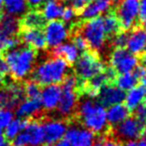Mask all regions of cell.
I'll list each match as a JSON object with an SVG mask.
<instances>
[{
  "mask_svg": "<svg viewBox=\"0 0 146 146\" xmlns=\"http://www.w3.org/2000/svg\"><path fill=\"white\" fill-rule=\"evenodd\" d=\"M37 54L29 47H16L6 51L4 61L14 80L21 81L32 74L35 68Z\"/></svg>",
  "mask_w": 146,
  "mask_h": 146,
  "instance_id": "1",
  "label": "cell"
},
{
  "mask_svg": "<svg viewBox=\"0 0 146 146\" xmlns=\"http://www.w3.org/2000/svg\"><path fill=\"white\" fill-rule=\"evenodd\" d=\"M69 66L65 60L58 57L45 60L33 70V81L44 87L63 83L69 73Z\"/></svg>",
  "mask_w": 146,
  "mask_h": 146,
  "instance_id": "2",
  "label": "cell"
},
{
  "mask_svg": "<svg viewBox=\"0 0 146 146\" xmlns=\"http://www.w3.org/2000/svg\"><path fill=\"white\" fill-rule=\"evenodd\" d=\"M78 115L84 126L92 132L102 134L108 131L106 110L100 102L92 100H83L78 108Z\"/></svg>",
  "mask_w": 146,
  "mask_h": 146,
  "instance_id": "3",
  "label": "cell"
},
{
  "mask_svg": "<svg viewBox=\"0 0 146 146\" xmlns=\"http://www.w3.org/2000/svg\"><path fill=\"white\" fill-rule=\"evenodd\" d=\"M78 31L87 41L90 51L100 54L104 49L108 38L104 29L102 17L98 16L86 21L81 20Z\"/></svg>",
  "mask_w": 146,
  "mask_h": 146,
  "instance_id": "4",
  "label": "cell"
},
{
  "mask_svg": "<svg viewBox=\"0 0 146 146\" xmlns=\"http://www.w3.org/2000/svg\"><path fill=\"white\" fill-rule=\"evenodd\" d=\"M80 83L81 81L75 75H68L63 81L61 98L57 106L60 115L69 117L75 112L78 106Z\"/></svg>",
  "mask_w": 146,
  "mask_h": 146,
  "instance_id": "5",
  "label": "cell"
},
{
  "mask_svg": "<svg viewBox=\"0 0 146 146\" xmlns=\"http://www.w3.org/2000/svg\"><path fill=\"white\" fill-rule=\"evenodd\" d=\"M106 64L102 61L100 55L88 50L82 54L76 62L75 76L81 82H87L98 74L104 72Z\"/></svg>",
  "mask_w": 146,
  "mask_h": 146,
  "instance_id": "6",
  "label": "cell"
},
{
  "mask_svg": "<svg viewBox=\"0 0 146 146\" xmlns=\"http://www.w3.org/2000/svg\"><path fill=\"white\" fill-rule=\"evenodd\" d=\"M120 27L124 31H129L138 25L140 0H119L112 6Z\"/></svg>",
  "mask_w": 146,
  "mask_h": 146,
  "instance_id": "7",
  "label": "cell"
},
{
  "mask_svg": "<svg viewBox=\"0 0 146 146\" xmlns=\"http://www.w3.org/2000/svg\"><path fill=\"white\" fill-rule=\"evenodd\" d=\"M45 142L44 130L41 122L26 121L23 130L13 139V146H40Z\"/></svg>",
  "mask_w": 146,
  "mask_h": 146,
  "instance_id": "8",
  "label": "cell"
},
{
  "mask_svg": "<svg viewBox=\"0 0 146 146\" xmlns=\"http://www.w3.org/2000/svg\"><path fill=\"white\" fill-rule=\"evenodd\" d=\"M110 64L116 74L131 73L138 65V58L125 48H112L110 54Z\"/></svg>",
  "mask_w": 146,
  "mask_h": 146,
  "instance_id": "9",
  "label": "cell"
},
{
  "mask_svg": "<svg viewBox=\"0 0 146 146\" xmlns=\"http://www.w3.org/2000/svg\"><path fill=\"white\" fill-rule=\"evenodd\" d=\"M144 127L143 124L138 121L134 116H128L126 119L120 122L118 125L114 126V134L115 138L121 141H133L137 140L141 137Z\"/></svg>",
  "mask_w": 146,
  "mask_h": 146,
  "instance_id": "10",
  "label": "cell"
},
{
  "mask_svg": "<svg viewBox=\"0 0 146 146\" xmlns=\"http://www.w3.org/2000/svg\"><path fill=\"white\" fill-rule=\"evenodd\" d=\"M44 35L47 46L55 48L66 42L70 36V28L63 21L54 20L49 21L44 29Z\"/></svg>",
  "mask_w": 146,
  "mask_h": 146,
  "instance_id": "11",
  "label": "cell"
},
{
  "mask_svg": "<svg viewBox=\"0 0 146 146\" xmlns=\"http://www.w3.org/2000/svg\"><path fill=\"white\" fill-rule=\"evenodd\" d=\"M24 88L18 83H10L4 88L0 90V108L12 110L24 98Z\"/></svg>",
  "mask_w": 146,
  "mask_h": 146,
  "instance_id": "12",
  "label": "cell"
},
{
  "mask_svg": "<svg viewBox=\"0 0 146 146\" xmlns=\"http://www.w3.org/2000/svg\"><path fill=\"white\" fill-rule=\"evenodd\" d=\"M65 139L72 146H92L96 135L86 127L72 125L66 131Z\"/></svg>",
  "mask_w": 146,
  "mask_h": 146,
  "instance_id": "13",
  "label": "cell"
},
{
  "mask_svg": "<svg viewBox=\"0 0 146 146\" xmlns=\"http://www.w3.org/2000/svg\"><path fill=\"white\" fill-rule=\"evenodd\" d=\"M43 125L45 142L48 144H55L65 137L68 125L62 119H48Z\"/></svg>",
  "mask_w": 146,
  "mask_h": 146,
  "instance_id": "14",
  "label": "cell"
},
{
  "mask_svg": "<svg viewBox=\"0 0 146 146\" xmlns=\"http://www.w3.org/2000/svg\"><path fill=\"white\" fill-rule=\"evenodd\" d=\"M126 47L127 50L136 57L146 52V28L141 24L133 27L129 32Z\"/></svg>",
  "mask_w": 146,
  "mask_h": 146,
  "instance_id": "15",
  "label": "cell"
},
{
  "mask_svg": "<svg viewBox=\"0 0 146 146\" xmlns=\"http://www.w3.org/2000/svg\"><path fill=\"white\" fill-rule=\"evenodd\" d=\"M98 102H100L102 106H110L118 104L124 100L125 92L124 90H120L116 87L114 84H108L102 88V90L98 92Z\"/></svg>",
  "mask_w": 146,
  "mask_h": 146,
  "instance_id": "16",
  "label": "cell"
},
{
  "mask_svg": "<svg viewBox=\"0 0 146 146\" xmlns=\"http://www.w3.org/2000/svg\"><path fill=\"white\" fill-rule=\"evenodd\" d=\"M112 6L113 0H92L79 12V15L83 21H86L98 17L100 14L108 11Z\"/></svg>",
  "mask_w": 146,
  "mask_h": 146,
  "instance_id": "17",
  "label": "cell"
},
{
  "mask_svg": "<svg viewBox=\"0 0 146 146\" xmlns=\"http://www.w3.org/2000/svg\"><path fill=\"white\" fill-rule=\"evenodd\" d=\"M62 87L59 85L46 86L43 90H41L40 100L42 108L45 110H54L57 108L61 98Z\"/></svg>",
  "mask_w": 146,
  "mask_h": 146,
  "instance_id": "18",
  "label": "cell"
},
{
  "mask_svg": "<svg viewBox=\"0 0 146 146\" xmlns=\"http://www.w3.org/2000/svg\"><path fill=\"white\" fill-rule=\"evenodd\" d=\"M21 40L33 50H44L47 46L44 32L39 28H24Z\"/></svg>",
  "mask_w": 146,
  "mask_h": 146,
  "instance_id": "19",
  "label": "cell"
},
{
  "mask_svg": "<svg viewBox=\"0 0 146 146\" xmlns=\"http://www.w3.org/2000/svg\"><path fill=\"white\" fill-rule=\"evenodd\" d=\"M42 110V104L39 98L23 100L16 108V114L19 118H30L39 114Z\"/></svg>",
  "mask_w": 146,
  "mask_h": 146,
  "instance_id": "20",
  "label": "cell"
},
{
  "mask_svg": "<svg viewBox=\"0 0 146 146\" xmlns=\"http://www.w3.org/2000/svg\"><path fill=\"white\" fill-rule=\"evenodd\" d=\"M20 30V22L17 17L9 14L0 15V34L8 38H15Z\"/></svg>",
  "mask_w": 146,
  "mask_h": 146,
  "instance_id": "21",
  "label": "cell"
},
{
  "mask_svg": "<svg viewBox=\"0 0 146 146\" xmlns=\"http://www.w3.org/2000/svg\"><path fill=\"white\" fill-rule=\"evenodd\" d=\"M53 49H54L53 50L54 57H58V58L65 60L69 65L75 64L80 56L79 50L76 48L75 45L72 42L63 43Z\"/></svg>",
  "mask_w": 146,
  "mask_h": 146,
  "instance_id": "22",
  "label": "cell"
},
{
  "mask_svg": "<svg viewBox=\"0 0 146 146\" xmlns=\"http://www.w3.org/2000/svg\"><path fill=\"white\" fill-rule=\"evenodd\" d=\"M129 110L122 104H114L108 108L106 111V120L110 126H116L129 116Z\"/></svg>",
  "mask_w": 146,
  "mask_h": 146,
  "instance_id": "23",
  "label": "cell"
},
{
  "mask_svg": "<svg viewBox=\"0 0 146 146\" xmlns=\"http://www.w3.org/2000/svg\"><path fill=\"white\" fill-rule=\"evenodd\" d=\"M102 23H104V32H106L108 40H110L116 33H118L119 31L122 30L120 27L118 18L116 17L115 12H114L112 7L108 11H106V13L102 17Z\"/></svg>",
  "mask_w": 146,
  "mask_h": 146,
  "instance_id": "24",
  "label": "cell"
},
{
  "mask_svg": "<svg viewBox=\"0 0 146 146\" xmlns=\"http://www.w3.org/2000/svg\"><path fill=\"white\" fill-rule=\"evenodd\" d=\"M144 90L140 85L135 86L134 88L129 90L128 92L125 94L124 106H126V108L129 111L132 112L139 104H142V100H144Z\"/></svg>",
  "mask_w": 146,
  "mask_h": 146,
  "instance_id": "25",
  "label": "cell"
},
{
  "mask_svg": "<svg viewBox=\"0 0 146 146\" xmlns=\"http://www.w3.org/2000/svg\"><path fill=\"white\" fill-rule=\"evenodd\" d=\"M64 6L61 2L59 1H47L43 5L42 14L43 18L47 21H54L61 18L62 13H63Z\"/></svg>",
  "mask_w": 146,
  "mask_h": 146,
  "instance_id": "26",
  "label": "cell"
},
{
  "mask_svg": "<svg viewBox=\"0 0 146 146\" xmlns=\"http://www.w3.org/2000/svg\"><path fill=\"white\" fill-rule=\"evenodd\" d=\"M3 7L9 15L19 17L27 12L28 4L26 0H2Z\"/></svg>",
  "mask_w": 146,
  "mask_h": 146,
  "instance_id": "27",
  "label": "cell"
},
{
  "mask_svg": "<svg viewBox=\"0 0 146 146\" xmlns=\"http://www.w3.org/2000/svg\"><path fill=\"white\" fill-rule=\"evenodd\" d=\"M45 19L43 18L41 12L32 10V11L26 12L23 15V18L21 20L22 26L24 28H39L44 26Z\"/></svg>",
  "mask_w": 146,
  "mask_h": 146,
  "instance_id": "28",
  "label": "cell"
},
{
  "mask_svg": "<svg viewBox=\"0 0 146 146\" xmlns=\"http://www.w3.org/2000/svg\"><path fill=\"white\" fill-rule=\"evenodd\" d=\"M138 80L132 73H125L120 74V75L116 76L115 81H114V85L118 87L122 90H129L138 84Z\"/></svg>",
  "mask_w": 146,
  "mask_h": 146,
  "instance_id": "29",
  "label": "cell"
},
{
  "mask_svg": "<svg viewBox=\"0 0 146 146\" xmlns=\"http://www.w3.org/2000/svg\"><path fill=\"white\" fill-rule=\"evenodd\" d=\"M25 119L23 118H13L12 121L4 128V136L7 139H11L13 140L22 130H23L24 126L26 124Z\"/></svg>",
  "mask_w": 146,
  "mask_h": 146,
  "instance_id": "30",
  "label": "cell"
},
{
  "mask_svg": "<svg viewBox=\"0 0 146 146\" xmlns=\"http://www.w3.org/2000/svg\"><path fill=\"white\" fill-rule=\"evenodd\" d=\"M128 35L129 31L121 30L118 33H116L114 36H112L110 39V45L112 48H125L127 44V40H128Z\"/></svg>",
  "mask_w": 146,
  "mask_h": 146,
  "instance_id": "31",
  "label": "cell"
},
{
  "mask_svg": "<svg viewBox=\"0 0 146 146\" xmlns=\"http://www.w3.org/2000/svg\"><path fill=\"white\" fill-rule=\"evenodd\" d=\"M24 94L27 98H39L41 94L40 85L35 81H29L24 86Z\"/></svg>",
  "mask_w": 146,
  "mask_h": 146,
  "instance_id": "32",
  "label": "cell"
},
{
  "mask_svg": "<svg viewBox=\"0 0 146 146\" xmlns=\"http://www.w3.org/2000/svg\"><path fill=\"white\" fill-rule=\"evenodd\" d=\"M14 118V113L11 110L0 108V128L4 129Z\"/></svg>",
  "mask_w": 146,
  "mask_h": 146,
  "instance_id": "33",
  "label": "cell"
},
{
  "mask_svg": "<svg viewBox=\"0 0 146 146\" xmlns=\"http://www.w3.org/2000/svg\"><path fill=\"white\" fill-rule=\"evenodd\" d=\"M77 16H78L77 11H76V10H74L71 6H69V7L64 8L61 18L63 19L64 23L66 22V24H71V26H73L74 24L76 23L74 20L76 19V17H77Z\"/></svg>",
  "mask_w": 146,
  "mask_h": 146,
  "instance_id": "34",
  "label": "cell"
},
{
  "mask_svg": "<svg viewBox=\"0 0 146 146\" xmlns=\"http://www.w3.org/2000/svg\"><path fill=\"white\" fill-rule=\"evenodd\" d=\"M135 118L138 121H140L142 124H144L146 122V104H140L134 110H133Z\"/></svg>",
  "mask_w": 146,
  "mask_h": 146,
  "instance_id": "35",
  "label": "cell"
},
{
  "mask_svg": "<svg viewBox=\"0 0 146 146\" xmlns=\"http://www.w3.org/2000/svg\"><path fill=\"white\" fill-rule=\"evenodd\" d=\"M139 23L146 28V0H142L140 2L139 8Z\"/></svg>",
  "mask_w": 146,
  "mask_h": 146,
  "instance_id": "36",
  "label": "cell"
},
{
  "mask_svg": "<svg viewBox=\"0 0 146 146\" xmlns=\"http://www.w3.org/2000/svg\"><path fill=\"white\" fill-rule=\"evenodd\" d=\"M88 3V0H71V7L74 10L80 12Z\"/></svg>",
  "mask_w": 146,
  "mask_h": 146,
  "instance_id": "37",
  "label": "cell"
},
{
  "mask_svg": "<svg viewBox=\"0 0 146 146\" xmlns=\"http://www.w3.org/2000/svg\"><path fill=\"white\" fill-rule=\"evenodd\" d=\"M133 71H134V73L133 74H134V76L136 77V79L138 80V81H141V80L144 79V78L146 77V68L144 67V66L137 65Z\"/></svg>",
  "mask_w": 146,
  "mask_h": 146,
  "instance_id": "38",
  "label": "cell"
},
{
  "mask_svg": "<svg viewBox=\"0 0 146 146\" xmlns=\"http://www.w3.org/2000/svg\"><path fill=\"white\" fill-rule=\"evenodd\" d=\"M104 146H122V145H121L120 141H118L116 138L110 137V138H108V139L104 140Z\"/></svg>",
  "mask_w": 146,
  "mask_h": 146,
  "instance_id": "39",
  "label": "cell"
},
{
  "mask_svg": "<svg viewBox=\"0 0 146 146\" xmlns=\"http://www.w3.org/2000/svg\"><path fill=\"white\" fill-rule=\"evenodd\" d=\"M8 74V68L3 58H0V76H4Z\"/></svg>",
  "mask_w": 146,
  "mask_h": 146,
  "instance_id": "40",
  "label": "cell"
},
{
  "mask_svg": "<svg viewBox=\"0 0 146 146\" xmlns=\"http://www.w3.org/2000/svg\"><path fill=\"white\" fill-rule=\"evenodd\" d=\"M124 146H146V141L144 139H142L140 141H127V142H125Z\"/></svg>",
  "mask_w": 146,
  "mask_h": 146,
  "instance_id": "41",
  "label": "cell"
},
{
  "mask_svg": "<svg viewBox=\"0 0 146 146\" xmlns=\"http://www.w3.org/2000/svg\"><path fill=\"white\" fill-rule=\"evenodd\" d=\"M104 140H106V137L104 135H98V137H96L92 146H104Z\"/></svg>",
  "mask_w": 146,
  "mask_h": 146,
  "instance_id": "42",
  "label": "cell"
},
{
  "mask_svg": "<svg viewBox=\"0 0 146 146\" xmlns=\"http://www.w3.org/2000/svg\"><path fill=\"white\" fill-rule=\"evenodd\" d=\"M45 0H26L27 4L33 6V7H37V6H40L44 3Z\"/></svg>",
  "mask_w": 146,
  "mask_h": 146,
  "instance_id": "43",
  "label": "cell"
},
{
  "mask_svg": "<svg viewBox=\"0 0 146 146\" xmlns=\"http://www.w3.org/2000/svg\"><path fill=\"white\" fill-rule=\"evenodd\" d=\"M137 58H138V61H140L141 65L144 66L146 68V52H144L143 54H141L140 56H138Z\"/></svg>",
  "mask_w": 146,
  "mask_h": 146,
  "instance_id": "44",
  "label": "cell"
},
{
  "mask_svg": "<svg viewBox=\"0 0 146 146\" xmlns=\"http://www.w3.org/2000/svg\"><path fill=\"white\" fill-rule=\"evenodd\" d=\"M54 146H72V145L66 139H62V140L58 141L57 143H55Z\"/></svg>",
  "mask_w": 146,
  "mask_h": 146,
  "instance_id": "45",
  "label": "cell"
},
{
  "mask_svg": "<svg viewBox=\"0 0 146 146\" xmlns=\"http://www.w3.org/2000/svg\"><path fill=\"white\" fill-rule=\"evenodd\" d=\"M6 138L5 136H4V133H3V129L0 128V144H1L3 141H5Z\"/></svg>",
  "mask_w": 146,
  "mask_h": 146,
  "instance_id": "46",
  "label": "cell"
},
{
  "mask_svg": "<svg viewBox=\"0 0 146 146\" xmlns=\"http://www.w3.org/2000/svg\"><path fill=\"white\" fill-rule=\"evenodd\" d=\"M141 87H142L143 90H144V94H146V77L144 78V79L141 80Z\"/></svg>",
  "mask_w": 146,
  "mask_h": 146,
  "instance_id": "47",
  "label": "cell"
},
{
  "mask_svg": "<svg viewBox=\"0 0 146 146\" xmlns=\"http://www.w3.org/2000/svg\"><path fill=\"white\" fill-rule=\"evenodd\" d=\"M0 146H13L11 144V143L9 142V141L7 140V139H6L5 141H3V142L1 143V144H0Z\"/></svg>",
  "mask_w": 146,
  "mask_h": 146,
  "instance_id": "48",
  "label": "cell"
},
{
  "mask_svg": "<svg viewBox=\"0 0 146 146\" xmlns=\"http://www.w3.org/2000/svg\"><path fill=\"white\" fill-rule=\"evenodd\" d=\"M3 85H4V80H3V78H2V76H0V90L3 87Z\"/></svg>",
  "mask_w": 146,
  "mask_h": 146,
  "instance_id": "49",
  "label": "cell"
},
{
  "mask_svg": "<svg viewBox=\"0 0 146 146\" xmlns=\"http://www.w3.org/2000/svg\"><path fill=\"white\" fill-rule=\"evenodd\" d=\"M4 7H3V2H2V0H0V15H1L2 11H3Z\"/></svg>",
  "mask_w": 146,
  "mask_h": 146,
  "instance_id": "50",
  "label": "cell"
},
{
  "mask_svg": "<svg viewBox=\"0 0 146 146\" xmlns=\"http://www.w3.org/2000/svg\"><path fill=\"white\" fill-rule=\"evenodd\" d=\"M40 146H52L51 144H48V143H43L42 145H40Z\"/></svg>",
  "mask_w": 146,
  "mask_h": 146,
  "instance_id": "51",
  "label": "cell"
},
{
  "mask_svg": "<svg viewBox=\"0 0 146 146\" xmlns=\"http://www.w3.org/2000/svg\"><path fill=\"white\" fill-rule=\"evenodd\" d=\"M118 1H119V0H113V5H114V4H116Z\"/></svg>",
  "mask_w": 146,
  "mask_h": 146,
  "instance_id": "52",
  "label": "cell"
},
{
  "mask_svg": "<svg viewBox=\"0 0 146 146\" xmlns=\"http://www.w3.org/2000/svg\"><path fill=\"white\" fill-rule=\"evenodd\" d=\"M45 1H58V0H45Z\"/></svg>",
  "mask_w": 146,
  "mask_h": 146,
  "instance_id": "53",
  "label": "cell"
},
{
  "mask_svg": "<svg viewBox=\"0 0 146 146\" xmlns=\"http://www.w3.org/2000/svg\"><path fill=\"white\" fill-rule=\"evenodd\" d=\"M144 104H146V98H145V102H144Z\"/></svg>",
  "mask_w": 146,
  "mask_h": 146,
  "instance_id": "54",
  "label": "cell"
},
{
  "mask_svg": "<svg viewBox=\"0 0 146 146\" xmlns=\"http://www.w3.org/2000/svg\"><path fill=\"white\" fill-rule=\"evenodd\" d=\"M0 58H1V55H0Z\"/></svg>",
  "mask_w": 146,
  "mask_h": 146,
  "instance_id": "55",
  "label": "cell"
},
{
  "mask_svg": "<svg viewBox=\"0 0 146 146\" xmlns=\"http://www.w3.org/2000/svg\"><path fill=\"white\" fill-rule=\"evenodd\" d=\"M88 1H92V0H88Z\"/></svg>",
  "mask_w": 146,
  "mask_h": 146,
  "instance_id": "56",
  "label": "cell"
}]
</instances>
